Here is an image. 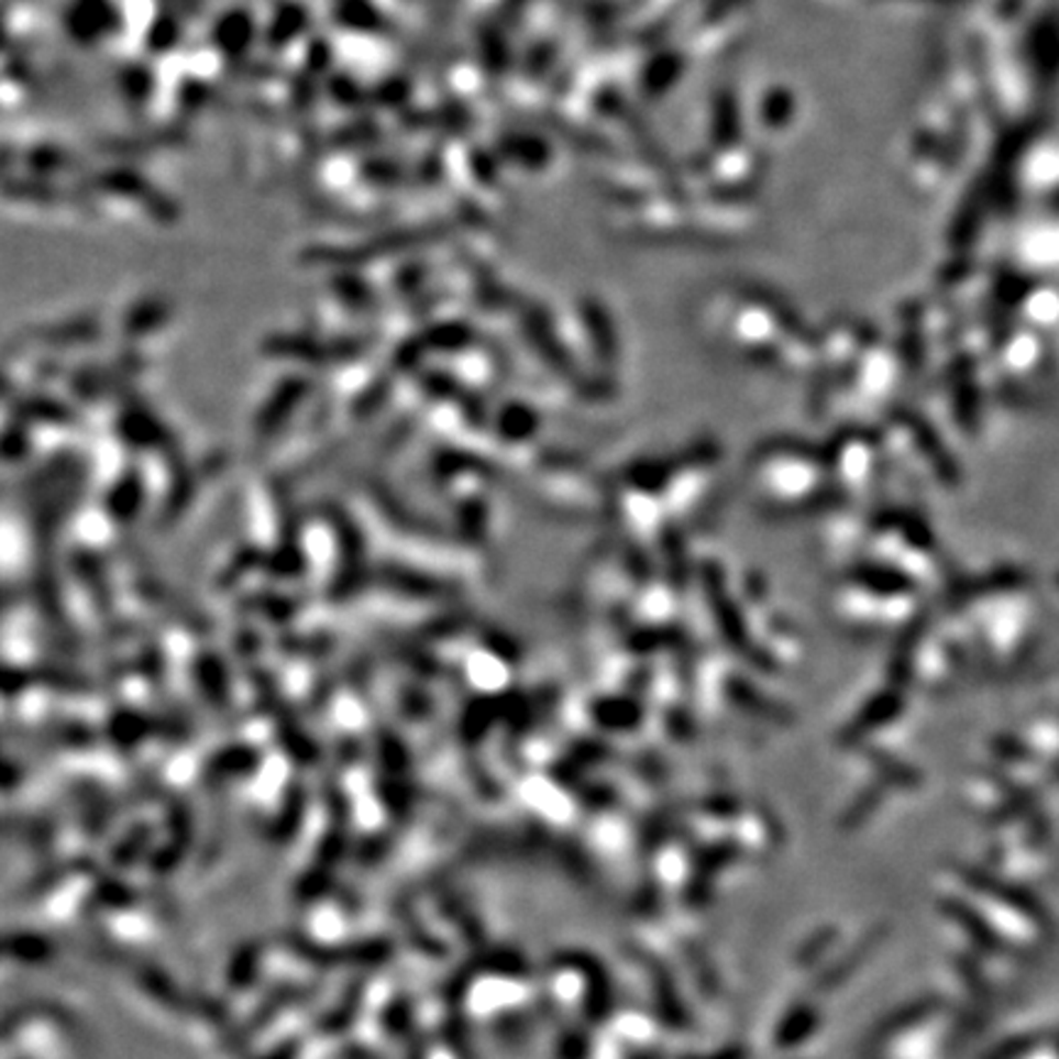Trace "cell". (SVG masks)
<instances>
[{
	"label": "cell",
	"mask_w": 1059,
	"mask_h": 1059,
	"mask_svg": "<svg viewBox=\"0 0 1059 1059\" xmlns=\"http://www.w3.org/2000/svg\"><path fill=\"white\" fill-rule=\"evenodd\" d=\"M751 484L768 506H807L827 486V471L821 459L807 449L783 442L763 446L753 456Z\"/></svg>",
	"instance_id": "1"
},
{
	"label": "cell",
	"mask_w": 1059,
	"mask_h": 1059,
	"mask_svg": "<svg viewBox=\"0 0 1059 1059\" xmlns=\"http://www.w3.org/2000/svg\"><path fill=\"white\" fill-rule=\"evenodd\" d=\"M297 1052H299V1043L287 1040V1043H283V1045H277L275 1050L263 1055L261 1059H297Z\"/></svg>",
	"instance_id": "2"
}]
</instances>
